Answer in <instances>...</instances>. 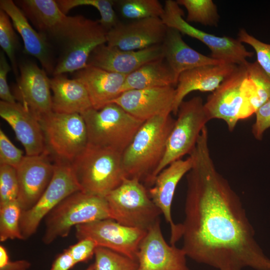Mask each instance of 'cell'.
<instances>
[{"label":"cell","instance_id":"6da1fadb","mask_svg":"<svg viewBox=\"0 0 270 270\" xmlns=\"http://www.w3.org/2000/svg\"><path fill=\"white\" fill-rule=\"evenodd\" d=\"M182 248L186 256L218 270H270L241 199L217 170L204 128L190 154Z\"/></svg>","mask_w":270,"mask_h":270},{"label":"cell","instance_id":"7a4b0ae2","mask_svg":"<svg viewBox=\"0 0 270 270\" xmlns=\"http://www.w3.org/2000/svg\"><path fill=\"white\" fill-rule=\"evenodd\" d=\"M166 112L144 122L122 154L126 178H136L150 186L154 172L164 154L175 120Z\"/></svg>","mask_w":270,"mask_h":270},{"label":"cell","instance_id":"3957f363","mask_svg":"<svg viewBox=\"0 0 270 270\" xmlns=\"http://www.w3.org/2000/svg\"><path fill=\"white\" fill-rule=\"evenodd\" d=\"M247 62L238 65L204 103L210 120H224L230 132L240 120L255 114L262 105L256 85L248 73Z\"/></svg>","mask_w":270,"mask_h":270},{"label":"cell","instance_id":"277c9868","mask_svg":"<svg viewBox=\"0 0 270 270\" xmlns=\"http://www.w3.org/2000/svg\"><path fill=\"white\" fill-rule=\"evenodd\" d=\"M80 190L105 197L126 178L122 154L88 144L71 164Z\"/></svg>","mask_w":270,"mask_h":270},{"label":"cell","instance_id":"5b68a950","mask_svg":"<svg viewBox=\"0 0 270 270\" xmlns=\"http://www.w3.org/2000/svg\"><path fill=\"white\" fill-rule=\"evenodd\" d=\"M111 218L104 197L76 192L63 200L44 218L42 240L45 244L66 237L76 226Z\"/></svg>","mask_w":270,"mask_h":270},{"label":"cell","instance_id":"8992f818","mask_svg":"<svg viewBox=\"0 0 270 270\" xmlns=\"http://www.w3.org/2000/svg\"><path fill=\"white\" fill-rule=\"evenodd\" d=\"M81 115L86 124L88 144L122 154L144 122L114 102L100 110L92 108Z\"/></svg>","mask_w":270,"mask_h":270},{"label":"cell","instance_id":"52a82bcc","mask_svg":"<svg viewBox=\"0 0 270 270\" xmlns=\"http://www.w3.org/2000/svg\"><path fill=\"white\" fill-rule=\"evenodd\" d=\"M111 218L127 226L148 230L162 212L138 180L125 178L105 196Z\"/></svg>","mask_w":270,"mask_h":270},{"label":"cell","instance_id":"ba28073f","mask_svg":"<svg viewBox=\"0 0 270 270\" xmlns=\"http://www.w3.org/2000/svg\"><path fill=\"white\" fill-rule=\"evenodd\" d=\"M46 151L54 161L72 164L88 144L82 116L52 112L39 119Z\"/></svg>","mask_w":270,"mask_h":270},{"label":"cell","instance_id":"9c48e42d","mask_svg":"<svg viewBox=\"0 0 270 270\" xmlns=\"http://www.w3.org/2000/svg\"><path fill=\"white\" fill-rule=\"evenodd\" d=\"M176 116L177 118L168 136L164 156L154 172L153 183L164 168L192 153L202 130L210 120L202 99L199 96L184 100Z\"/></svg>","mask_w":270,"mask_h":270},{"label":"cell","instance_id":"30bf717a","mask_svg":"<svg viewBox=\"0 0 270 270\" xmlns=\"http://www.w3.org/2000/svg\"><path fill=\"white\" fill-rule=\"evenodd\" d=\"M160 18L168 27L176 29L182 34L197 39L211 52V57L224 62L240 65L254 53L248 51L238 38L227 36H218L204 32L190 24L184 18V12L176 1L166 0Z\"/></svg>","mask_w":270,"mask_h":270},{"label":"cell","instance_id":"8fae6325","mask_svg":"<svg viewBox=\"0 0 270 270\" xmlns=\"http://www.w3.org/2000/svg\"><path fill=\"white\" fill-rule=\"evenodd\" d=\"M80 190L70 163L55 161L52 178L36 203L22 212L20 228L24 240L36 232L42 220L63 200Z\"/></svg>","mask_w":270,"mask_h":270},{"label":"cell","instance_id":"7c38bea8","mask_svg":"<svg viewBox=\"0 0 270 270\" xmlns=\"http://www.w3.org/2000/svg\"><path fill=\"white\" fill-rule=\"evenodd\" d=\"M78 240L89 238L98 246L105 248L137 260L140 244L147 230L123 225L112 218L76 226Z\"/></svg>","mask_w":270,"mask_h":270},{"label":"cell","instance_id":"4fadbf2b","mask_svg":"<svg viewBox=\"0 0 270 270\" xmlns=\"http://www.w3.org/2000/svg\"><path fill=\"white\" fill-rule=\"evenodd\" d=\"M39 32L66 42L87 20L82 16H68L56 0H22L16 2Z\"/></svg>","mask_w":270,"mask_h":270},{"label":"cell","instance_id":"5bb4252c","mask_svg":"<svg viewBox=\"0 0 270 270\" xmlns=\"http://www.w3.org/2000/svg\"><path fill=\"white\" fill-rule=\"evenodd\" d=\"M18 184L17 200L22 211L32 208L40 198L54 174V161L47 151L24 156L16 168Z\"/></svg>","mask_w":270,"mask_h":270},{"label":"cell","instance_id":"9a60e30c","mask_svg":"<svg viewBox=\"0 0 270 270\" xmlns=\"http://www.w3.org/2000/svg\"><path fill=\"white\" fill-rule=\"evenodd\" d=\"M186 257L182 248L166 242L160 220L147 230L140 244L138 270H190Z\"/></svg>","mask_w":270,"mask_h":270},{"label":"cell","instance_id":"2e32d148","mask_svg":"<svg viewBox=\"0 0 270 270\" xmlns=\"http://www.w3.org/2000/svg\"><path fill=\"white\" fill-rule=\"evenodd\" d=\"M168 27L160 18L119 22L106 33V44L122 50H138L162 44Z\"/></svg>","mask_w":270,"mask_h":270},{"label":"cell","instance_id":"e0dca14e","mask_svg":"<svg viewBox=\"0 0 270 270\" xmlns=\"http://www.w3.org/2000/svg\"><path fill=\"white\" fill-rule=\"evenodd\" d=\"M192 164L191 155L186 159L172 162L156 176L152 186L148 190L151 199L170 226V244L172 245L182 238V232L180 224H176L172 220V202L178 184L190 170Z\"/></svg>","mask_w":270,"mask_h":270},{"label":"cell","instance_id":"ac0fdd59","mask_svg":"<svg viewBox=\"0 0 270 270\" xmlns=\"http://www.w3.org/2000/svg\"><path fill=\"white\" fill-rule=\"evenodd\" d=\"M106 33L98 20L88 18L76 34L64 42V50L55 66L54 76L76 72L88 66L93 50L106 43Z\"/></svg>","mask_w":270,"mask_h":270},{"label":"cell","instance_id":"d6986e66","mask_svg":"<svg viewBox=\"0 0 270 270\" xmlns=\"http://www.w3.org/2000/svg\"><path fill=\"white\" fill-rule=\"evenodd\" d=\"M20 73L16 100L38 120L52 112L50 79L45 70L29 62L20 66Z\"/></svg>","mask_w":270,"mask_h":270},{"label":"cell","instance_id":"ffe728a7","mask_svg":"<svg viewBox=\"0 0 270 270\" xmlns=\"http://www.w3.org/2000/svg\"><path fill=\"white\" fill-rule=\"evenodd\" d=\"M162 58H164L162 44L138 50H125L104 44L93 50L87 64L128 75L146 63Z\"/></svg>","mask_w":270,"mask_h":270},{"label":"cell","instance_id":"44dd1931","mask_svg":"<svg viewBox=\"0 0 270 270\" xmlns=\"http://www.w3.org/2000/svg\"><path fill=\"white\" fill-rule=\"evenodd\" d=\"M175 92L174 86L132 90L122 92L112 102L145 122L166 112L172 113Z\"/></svg>","mask_w":270,"mask_h":270},{"label":"cell","instance_id":"7402d4cb","mask_svg":"<svg viewBox=\"0 0 270 270\" xmlns=\"http://www.w3.org/2000/svg\"><path fill=\"white\" fill-rule=\"evenodd\" d=\"M0 116L13 130L22 144L26 156L38 155L46 150L39 120L20 103L0 100Z\"/></svg>","mask_w":270,"mask_h":270},{"label":"cell","instance_id":"603a6c76","mask_svg":"<svg viewBox=\"0 0 270 270\" xmlns=\"http://www.w3.org/2000/svg\"><path fill=\"white\" fill-rule=\"evenodd\" d=\"M238 65L226 62L198 66L180 74L175 88L172 113L176 115L179 106L190 92H213L236 68Z\"/></svg>","mask_w":270,"mask_h":270},{"label":"cell","instance_id":"cb8c5ba5","mask_svg":"<svg viewBox=\"0 0 270 270\" xmlns=\"http://www.w3.org/2000/svg\"><path fill=\"white\" fill-rule=\"evenodd\" d=\"M0 10L12 20L14 28L21 36L24 52L36 58L46 73L53 74L55 66L46 36L36 30L20 8L12 0H1Z\"/></svg>","mask_w":270,"mask_h":270},{"label":"cell","instance_id":"d4e9b609","mask_svg":"<svg viewBox=\"0 0 270 270\" xmlns=\"http://www.w3.org/2000/svg\"><path fill=\"white\" fill-rule=\"evenodd\" d=\"M126 76L88 66L76 72L74 78L80 80L86 86L93 108L100 110L122 93Z\"/></svg>","mask_w":270,"mask_h":270},{"label":"cell","instance_id":"484cf974","mask_svg":"<svg viewBox=\"0 0 270 270\" xmlns=\"http://www.w3.org/2000/svg\"><path fill=\"white\" fill-rule=\"evenodd\" d=\"M176 29L168 28L162 46L164 58L178 78L182 72L202 66L222 62L206 56L190 46Z\"/></svg>","mask_w":270,"mask_h":270},{"label":"cell","instance_id":"4316f807","mask_svg":"<svg viewBox=\"0 0 270 270\" xmlns=\"http://www.w3.org/2000/svg\"><path fill=\"white\" fill-rule=\"evenodd\" d=\"M52 92V112L82 114L93 108L87 90L78 78H68L64 74L50 79Z\"/></svg>","mask_w":270,"mask_h":270},{"label":"cell","instance_id":"83f0119b","mask_svg":"<svg viewBox=\"0 0 270 270\" xmlns=\"http://www.w3.org/2000/svg\"><path fill=\"white\" fill-rule=\"evenodd\" d=\"M178 79L164 58L150 61L126 75L122 92L132 90L176 86Z\"/></svg>","mask_w":270,"mask_h":270},{"label":"cell","instance_id":"f1b7e54d","mask_svg":"<svg viewBox=\"0 0 270 270\" xmlns=\"http://www.w3.org/2000/svg\"><path fill=\"white\" fill-rule=\"evenodd\" d=\"M122 17L130 20L161 18L164 6L158 0H114Z\"/></svg>","mask_w":270,"mask_h":270},{"label":"cell","instance_id":"f546056e","mask_svg":"<svg viewBox=\"0 0 270 270\" xmlns=\"http://www.w3.org/2000/svg\"><path fill=\"white\" fill-rule=\"evenodd\" d=\"M56 2L62 12L67 14L72 8L83 6H91L100 12L98 22L108 32L119 22L114 8V0H58Z\"/></svg>","mask_w":270,"mask_h":270},{"label":"cell","instance_id":"4dcf8cb0","mask_svg":"<svg viewBox=\"0 0 270 270\" xmlns=\"http://www.w3.org/2000/svg\"><path fill=\"white\" fill-rule=\"evenodd\" d=\"M180 6L187 10L186 21L210 26H218L220 16L212 0H178Z\"/></svg>","mask_w":270,"mask_h":270},{"label":"cell","instance_id":"1f68e13d","mask_svg":"<svg viewBox=\"0 0 270 270\" xmlns=\"http://www.w3.org/2000/svg\"><path fill=\"white\" fill-rule=\"evenodd\" d=\"M22 210L17 200L0 206V241L24 240L20 220Z\"/></svg>","mask_w":270,"mask_h":270},{"label":"cell","instance_id":"d6a6232c","mask_svg":"<svg viewBox=\"0 0 270 270\" xmlns=\"http://www.w3.org/2000/svg\"><path fill=\"white\" fill-rule=\"evenodd\" d=\"M94 270H138L137 260L108 248L97 246Z\"/></svg>","mask_w":270,"mask_h":270},{"label":"cell","instance_id":"836d02e7","mask_svg":"<svg viewBox=\"0 0 270 270\" xmlns=\"http://www.w3.org/2000/svg\"><path fill=\"white\" fill-rule=\"evenodd\" d=\"M9 16L3 10H0V46L8 57L16 76L18 74L16 53L18 37L13 28Z\"/></svg>","mask_w":270,"mask_h":270},{"label":"cell","instance_id":"e575fe53","mask_svg":"<svg viewBox=\"0 0 270 270\" xmlns=\"http://www.w3.org/2000/svg\"><path fill=\"white\" fill-rule=\"evenodd\" d=\"M18 184L16 168L0 164V206L17 200Z\"/></svg>","mask_w":270,"mask_h":270},{"label":"cell","instance_id":"d590c367","mask_svg":"<svg viewBox=\"0 0 270 270\" xmlns=\"http://www.w3.org/2000/svg\"><path fill=\"white\" fill-rule=\"evenodd\" d=\"M238 39L255 50L258 65L270 78V44L263 42L250 34L244 29L239 30Z\"/></svg>","mask_w":270,"mask_h":270},{"label":"cell","instance_id":"8d00e7d4","mask_svg":"<svg viewBox=\"0 0 270 270\" xmlns=\"http://www.w3.org/2000/svg\"><path fill=\"white\" fill-rule=\"evenodd\" d=\"M23 152L16 148L2 130H0V164L16 168L22 160Z\"/></svg>","mask_w":270,"mask_h":270},{"label":"cell","instance_id":"74e56055","mask_svg":"<svg viewBox=\"0 0 270 270\" xmlns=\"http://www.w3.org/2000/svg\"><path fill=\"white\" fill-rule=\"evenodd\" d=\"M98 246L96 242L89 238H84L70 246L67 250L70 253L76 264L86 262L94 254L95 250Z\"/></svg>","mask_w":270,"mask_h":270},{"label":"cell","instance_id":"f35d334b","mask_svg":"<svg viewBox=\"0 0 270 270\" xmlns=\"http://www.w3.org/2000/svg\"><path fill=\"white\" fill-rule=\"evenodd\" d=\"M252 132L256 139L261 140L264 132L270 128V98L256 111Z\"/></svg>","mask_w":270,"mask_h":270},{"label":"cell","instance_id":"ab89813d","mask_svg":"<svg viewBox=\"0 0 270 270\" xmlns=\"http://www.w3.org/2000/svg\"><path fill=\"white\" fill-rule=\"evenodd\" d=\"M11 70V66L8 62L6 54L1 50L0 52V98L2 101L16 102V98L10 92L7 82V76Z\"/></svg>","mask_w":270,"mask_h":270},{"label":"cell","instance_id":"60d3db41","mask_svg":"<svg viewBox=\"0 0 270 270\" xmlns=\"http://www.w3.org/2000/svg\"><path fill=\"white\" fill-rule=\"evenodd\" d=\"M75 264L73 258L66 249L56 257L50 270H69Z\"/></svg>","mask_w":270,"mask_h":270},{"label":"cell","instance_id":"b9f144b4","mask_svg":"<svg viewBox=\"0 0 270 270\" xmlns=\"http://www.w3.org/2000/svg\"><path fill=\"white\" fill-rule=\"evenodd\" d=\"M31 264L25 260L10 261L6 266L0 268V270H28Z\"/></svg>","mask_w":270,"mask_h":270},{"label":"cell","instance_id":"7bdbcfd3","mask_svg":"<svg viewBox=\"0 0 270 270\" xmlns=\"http://www.w3.org/2000/svg\"><path fill=\"white\" fill-rule=\"evenodd\" d=\"M10 262L6 249L0 246V268L4 267Z\"/></svg>","mask_w":270,"mask_h":270},{"label":"cell","instance_id":"ee69618b","mask_svg":"<svg viewBox=\"0 0 270 270\" xmlns=\"http://www.w3.org/2000/svg\"><path fill=\"white\" fill-rule=\"evenodd\" d=\"M85 270H94V264H92L89 266Z\"/></svg>","mask_w":270,"mask_h":270}]
</instances>
